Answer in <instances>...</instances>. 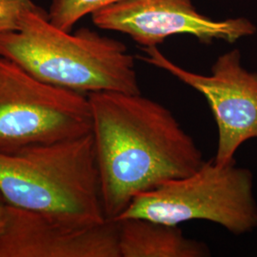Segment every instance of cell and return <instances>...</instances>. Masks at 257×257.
<instances>
[{
	"mask_svg": "<svg viewBox=\"0 0 257 257\" xmlns=\"http://www.w3.org/2000/svg\"><path fill=\"white\" fill-rule=\"evenodd\" d=\"M122 1L124 0H52L47 13L55 26L71 32L83 18Z\"/></svg>",
	"mask_w": 257,
	"mask_h": 257,
	"instance_id": "30bf717a",
	"label": "cell"
},
{
	"mask_svg": "<svg viewBox=\"0 0 257 257\" xmlns=\"http://www.w3.org/2000/svg\"><path fill=\"white\" fill-rule=\"evenodd\" d=\"M9 213V204L0 192V235L5 230Z\"/></svg>",
	"mask_w": 257,
	"mask_h": 257,
	"instance_id": "7c38bea8",
	"label": "cell"
},
{
	"mask_svg": "<svg viewBox=\"0 0 257 257\" xmlns=\"http://www.w3.org/2000/svg\"><path fill=\"white\" fill-rule=\"evenodd\" d=\"M0 192L11 206L75 227L107 219L92 132L80 138L0 152Z\"/></svg>",
	"mask_w": 257,
	"mask_h": 257,
	"instance_id": "3957f363",
	"label": "cell"
},
{
	"mask_svg": "<svg viewBox=\"0 0 257 257\" xmlns=\"http://www.w3.org/2000/svg\"><path fill=\"white\" fill-rule=\"evenodd\" d=\"M99 29L125 34L142 48L156 46L168 37L188 35L209 44L233 43L256 28L248 19L214 20L199 13L191 0H124L92 15Z\"/></svg>",
	"mask_w": 257,
	"mask_h": 257,
	"instance_id": "52a82bcc",
	"label": "cell"
},
{
	"mask_svg": "<svg viewBox=\"0 0 257 257\" xmlns=\"http://www.w3.org/2000/svg\"><path fill=\"white\" fill-rule=\"evenodd\" d=\"M142 52L138 56L142 61L164 70L206 98L218 128L212 159L220 165L235 162L240 146L257 138V73L243 68L239 50L221 55L207 75L175 64L156 46L142 48Z\"/></svg>",
	"mask_w": 257,
	"mask_h": 257,
	"instance_id": "8992f818",
	"label": "cell"
},
{
	"mask_svg": "<svg viewBox=\"0 0 257 257\" xmlns=\"http://www.w3.org/2000/svg\"><path fill=\"white\" fill-rule=\"evenodd\" d=\"M141 217L171 225L210 221L233 234L257 228L253 175L236 163L204 161L193 174L137 196L115 220Z\"/></svg>",
	"mask_w": 257,
	"mask_h": 257,
	"instance_id": "277c9868",
	"label": "cell"
},
{
	"mask_svg": "<svg viewBox=\"0 0 257 257\" xmlns=\"http://www.w3.org/2000/svg\"><path fill=\"white\" fill-rule=\"evenodd\" d=\"M0 257H121L114 220L75 227L9 205Z\"/></svg>",
	"mask_w": 257,
	"mask_h": 257,
	"instance_id": "ba28073f",
	"label": "cell"
},
{
	"mask_svg": "<svg viewBox=\"0 0 257 257\" xmlns=\"http://www.w3.org/2000/svg\"><path fill=\"white\" fill-rule=\"evenodd\" d=\"M118 225L121 257L210 256L208 246L184 235L178 225L141 217L122 218Z\"/></svg>",
	"mask_w": 257,
	"mask_h": 257,
	"instance_id": "9c48e42d",
	"label": "cell"
},
{
	"mask_svg": "<svg viewBox=\"0 0 257 257\" xmlns=\"http://www.w3.org/2000/svg\"><path fill=\"white\" fill-rule=\"evenodd\" d=\"M103 210L115 220L142 193L199 169L202 152L173 112L141 93L88 94Z\"/></svg>",
	"mask_w": 257,
	"mask_h": 257,
	"instance_id": "6da1fadb",
	"label": "cell"
},
{
	"mask_svg": "<svg viewBox=\"0 0 257 257\" xmlns=\"http://www.w3.org/2000/svg\"><path fill=\"white\" fill-rule=\"evenodd\" d=\"M4 68H5V58L0 56V82L3 78V74H4Z\"/></svg>",
	"mask_w": 257,
	"mask_h": 257,
	"instance_id": "4fadbf2b",
	"label": "cell"
},
{
	"mask_svg": "<svg viewBox=\"0 0 257 257\" xmlns=\"http://www.w3.org/2000/svg\"><path fill=\"white\" fill-rule=\"evenodd\" d=\"M37 7L32 0H0V35L17 31L24 16Z\"/></svg>",
	"mask_w": 257,
	"mask_h": 257,
	"instance_id": "8fae6325",
	"label": "cell"
},
{
	"mask_svg": "<svg viewBox=\"0 0 257 257\" xmlns=\"http://www.w3.org/2000/svg\"><path fill=\"white\" fill-rule=\"evenodd\" d=\"M91 132L88 95L41 82L5 59L0 82V152L80 138Z\"/></svg>",
	"mask_w": 257,
	"mask_h": 257,
	"instance_id": "5b68a950",
	"label": "cell"
},
{
	"mask_svg": "<svg viewBox=\"0 0 257 257\" xmlns=\"http://www.w3.org/2000/svg\"><path fill=\"white\" fill-rule=\"evenodd\" d=\"M0 56L41 82L86 95L141 93L135 57L124 43L88 28L61 30L39 6L17 31L0 35Z\"/></svg>",
	"mask_w": 257,
	"mask_h": 257,
	"instance_id": "7a4b0ae2",
	"label": "cell"
}]
</instances>
